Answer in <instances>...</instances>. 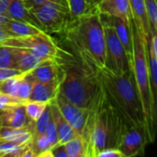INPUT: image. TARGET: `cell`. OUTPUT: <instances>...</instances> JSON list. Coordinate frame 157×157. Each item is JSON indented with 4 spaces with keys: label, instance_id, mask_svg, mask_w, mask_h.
I'll return each mask as SVG.
<instances>
[{
    "label": "cell",
    "instance_id": "1",
    "mask_svg": "<svg viewBox=\"0 0 157 157\" xmlns=\"http://www.w3.org/2000/svg\"><path fill=\"white\" fill-rule=\"evenodd\" d=\"M57 60L63 71L59 93L73 104L90 109L102 91L97 67L78 54H70L60 47Z\"/></svg>",
    "mask_w": 157,
    "mask_h": 157
},
{
    "label": "cell",
    "instance_id": "2",
    "mask_svg": "<svg viewBox=\"0 0 157 157\" xmlns=\"http://www.w3.org/2000/svg\"><path fill=\"white\" fill-rule=\"evenodd\" d=\"M97 71L108 103L116 109L128 126L144 130L151 143L145 113L132 69L121 75L109 72L105 67H97Z\"/></svg>",
    "mask_w": 157,
    "mask_h": 157
},
{
    "label": "cell",
    "instance_id": "3",
    "mask_svg": "<svg viewBox=\"0 0 157 157\" xmlns=\"http://www.w3.org/2000/svg\"><path fill=\"white\" fill-rule=\"evenodd\" d=\"M126 126L120 114L108 103L102 88L89 109L87 124L81 136L87 147V157H97L105 148H118Z\"/></svg>",
    "mask_w": 157,
    "mask_h": 157
},
{
    "label": "cell",
    "instance_id": "4",
    "mask_svg": "<svg viewBox=\"0 0 157 157\" xmlns=\"http://www.w3.org/2000/svg\"><path fill=\"white\" fill-rule=\"evenodd\" d=\"M63 34L75 52L96 67H104L105 34L101 14L96 6L72 20Z\"/></svg>",
    "mask_w": 157,
    "mask_h": 157
},
{
    "label": "cell",
    "instance_id": "5",
    "mask_svg": "<svg viewBox=\"0 0 157 157\" xmlns=\"http://www.w3.org/2000/svg\"><path fill=\"white\" fill-rule=\"evenodd\" d=\"M130 26L132 35V69L135 78V82L138 87V91L142 99L145 118L147 121L149 135L151 143L155 141V127H156L157 107L155 106L151 89H150V78L149 69L147 62V51H146V40L138 29L133 17L130 18Z\"/></svg>",
    "mask_w": 157,
    "mask_h": 157
},
{
    "label": "cell",
    "instance_id": "6",
    "mask_svg": "<svg viewBox=\"0 0 157 157\" xmlns=\"http://www.w3.org/2000/svg\"><path fill=\"white\" fill-rule=\"evenodd\" d=\"M39 28L47 34H62L71 23V16L67 6L46 3L29 9Z\"/></svg>",
    "mask_w": 157,
    "mask_h": 157
},
{
    "label": "cell",
    "instance_id": "7",
    "mask_svg": "<svg viewBox=\"0 0 157 157\" xmlns=\"http://www.w3.org/2000/svg\"><path fill=\"white\" fill-rule=\"evenodd\" d=\"M101 18L105 34L104 67L115 75H123L132 68L129 56L121 41L119 40L114 28L102 16Z\"/></svg>",
    "mask_w": 157,
    "mask_h": 157
},
{
    "label": "cell",
    "instance_id": "8",
    "mask_svg": "<svg viewBox=\"0 0 157 157\" xmlns=\"http://www.w3.org/2000/svg\"><path fill=\"white\" fill-rule=\"evenodd\" d=\"M0 45L28 50L42 61L55 59L59 52V46L54 39L45 32L29 36L9 37Z\"/></svg>",
    "mask_w": 157,
    "mask_h": 157
},
{
    "label": "cell",
    "instance_id": "9",
    "mask_svg": "<svg viewBox=\"0 0 157 157\" xmlns=\"http://www.w3.org/2000/svg\"><path fill=\"white\" fill-rule=\"evenodd\" d=\"M149 143L147 132L144 130L127 125L121 134L118 149L124 157L143 155L145 146Z\"/></svg>",
    "mask_w": 157,
    "mask_h": 157
},
{
    "label": "cell",
    "instance_id": "10",
    "mask_svg": "<svg viewBox=\"0 0 157 157\" xmlns=\"http://www.w3.org/2000/svg\"><path fill=\"white\" fill-rule=\"evenodd\" d=\"M54 100L63 118L76 132L77 135L82 136L87 124L89 109L81 108L73 104L60 93H58Z\"/></svg>",
    "mask_w": 157,
    "mask_h": 157
},
{
    "label": "cell",
    "instance_id": "11",
    "mask_svg": "<svg viewBox=\"0 0 157 157\" xmlns=\"http://www.w3.org/2000/svg\"><path fill=\"white\" fill-rule=\"evenodd\" d=\"M29 74L34 81L49 82L63 78V71L56 57L55 59L43 61L37 67L29 72Z\"/></svg>",
    "mask_w": 157,
    "mask_h": 157
},
{
    "label": "cell",
    "instance_id": "12",
    "mask_svg": "<svg viewBox=\"0 0 157 157\" xmlns=\"http://www.w3.org/2000/svg\"><path fill=\"white\" fill-rule=\"evenodd\" d=\"M35 121H29L25 128H10L0 126V143L30 144L34 135Z\"/></svg>",
    "mask_w": 157,
    "mask_h": 157
},
{
    "label": "cell",
    "instance_id": "13",
    "mask_svg": "<svg viewBox=\"0 0 157 157\" xmlns=\"http://www.w3.org/2000/svg\"><path fill=\"white\" fill-rule=\"evenodd\" d=\"M101 16L105 20H107L114 28L119 40L121 41L122 45L125 48V51L129 56V59L132 64L133 47H132V35L130 21L123 20L117 17H110V16H105V15H101Z\"/></svg>",
    "mask_w": 157,
    "mask_h": 157
},
{
    "label": "cell",
    "instance_id": "14",
    "mask_svg": "<svg viewBox=\"0 0 157 157\" xmlns=\"http://www.w3.org/2000/svg\"><path fill=\"white\" fill-rule=\"evenodd\" d=\"M96 7L101 15L117 17L126 21H130L132 17L129 0H99Z\"/></svg>",
    "mask_w": 157,
    "mask_h": 157
},
{
    "label": "cell",
    "instance_id": "15",
    "mask_svg": "<svg viewBox=\"0 0 157 157\" xmlns=\"http://www.w3.org/2000/svg\"><path fill=\"white\" fill-rule=\"evenodd\" d=\"M61 79H55L49 82H37L35 81L32 86L29 100L42 101L49 103L56 98L60 91Z\"/></svg>",
    "mask_w": 157,
    "mask_h": 157
},
{
    "label": "cell",
    "instance_id": "16",
    "mask_svg": "<svg viewBox=\"0 0 157 157\" xmlns=\"http://www.w3.org/2000/svg\"><path fill=\"white\" fill-rule=\"evenodd\" d=\"M50 108H51V113H52V119L55 123L59 143L64 144L68 142L69 140L73 139L74 137L77 136L76 132L73 129V127L68 123V121L63 118L61 111L59 110L55 100L52 99L49 102Z\"/></svg>",
    "mask_w": 157,
    "mask_h": 157
},
{
    "label": "cell",
    "instance_id": "17",
    "mask_svg": "<svg viewBox=\"0 0 157 157\" xmlns=\"http://www.w3.org/2000/svg\"><path fill=\"white\" fill-rule=\"evenodd\" d=\"M30 120L28 118L24 104L0 111L1 126L10 128H25Z\"/></svg>",
    "mask_w": 157,
    "mask_h": 157
},
{
    "label": "cell",
    "instance_id": "18",
    "mask_svg": "<svg viewBox=\"0 0 157 157\" xmlns=\"http://www.w3.org/2000/svg\"><path fill=\"white\" fill-rule=\"evenodd\" d=\"M129 5H130V8H131L132 16L137 27L140 29V31L142 32V34L144 36V38L147 41V40L150 37V34H151L150 30L153 28L148 19V16L146 13V7L144 5V0H129Z\"/></svg>",
    "mask_w": 157,
    "mask_h": 157
},
{
    "label": "cell",
    "instance_id": "19",
    "mask_svg": "<svg viewBox=\"0 0 157 157\" xmlns=\"http://www.w3.org/2000/svg\"><path fill=\"white\" fill-rule=\"evenodd\" d=\"M5 15L10 19L27 22L39 28L36 19L34 18L30 10L26 6L23 0H11L7 6Z\"/></svg>",
    "mask_w": 157,
    "mask_h": 157
},
{
    "label": "cell",
    "instance_id": "20",
    "mask_svg": "<svg viewBox=\"0 0 157 157\" xmlns=\"http://www.w3.org/2000/svg\"><path fill=\"white\" fill-rule=\"evenodd\" d=\"M14 53L15 69L21 73H29L43 62L41 59L25 49L14 48Z\"/></svg>",
    "mask_w": 157,
    "mask_h": 157
},
{
    "label": "cell",
    "instance_id": "21",
    "mask_svg": "<svg viewBox=\"0 0 157 157\" xmlns=\"http://www.w3.org/2000/svg\"><path fill=\"white\" fill-rule=\"evenodd\" d=\"M3 25L9 32L11 37L29 36V35H35L43 32L41 29H40L38 27L32 24L15 20V19H10V18H8Z\"/></svg>",
    "mask_w": 157,
    "mask_h": 157
},
{
    "label": "cell",
    "instance_id": "22",
    "mask_svg": "<svg viewBox=\"0 0 157 157\" xmlns=\"http://www.w3.org/2000/svg\"><path fill=\"white\" fill-rule=\"evenodd\" d=\"M29 145L35 157H52V144L45 133L34 135Z\"/></svg>",
    "mask_w": 157,
    "mask_h": 157
},
{
    "label": "cell",
    "instance_id": "23",
    "mask_svg": "<svg viewBox=\"0 0 157 157\" xmlns=\"http://www.w3.org/2000/svg\"><path fill=\"white\" fill-rule=\"evenodd\" d=\"M63 144L68 157H87V147L81 136L77 135Z\"/></svg>",
    "mask_w": 157,
    "mask_h": 157
},
{
    "label": "cell",
    "instance_id": "24",
    "mask_svg": "<svg viewBox=\"0 0 157 157\" xmlns=\"http://www.w3.org/2000/svg\"><path fill=\"white\" fill-rule=\"evenodd\" d=\"M34 82L35 81L31 78V76L29 75V73H24L22 75V76L20 77V80L17 84L16 97L24 102L28 101L29 98L30 92H31L32 86H33Z\"/></svg>",
    "mask_w": 157,
    "mask_h": 157
},
{
    "label": "cell",
    "instance_id": "25",
    "mask_svg": "<svg viewBox=\"0 0 157 157\" xmlns=\"http://www.w3.org/2000/svg\"><path fill=\"white\" fill-rule=\"evenodd\" d=\"M147 51V47H146ZM147 62L149 69V78H150V89L153 97V100L157 107V58L154 57L147 51Z\"/></svg>",
    "mask_w": 157,
    "mask_h": 157
},
{
    "label": "cell",
    "instance_id": "26",
    "mask_svg": "<svg viewBox=\"0 0 157 157\" xmlns=\"http://www.w3.org/2000/svg\"><path fill=\"white\" fill-rule=\"evenodd\" d=\"M47 104H48L47 102H42V101H35V100L26 101L24 107L28 118L32 121H36L40 118L43 110L45 109Z\"/></svg>",
    "mask_w": 157,
    "mask_h": 157
},
{
    "label": "cell",
    "instance_id": "27",
    "mask_svg": "<svg viewBox=\"0 0 157 157\" xmlns=\"http://www.w3.org/2000/svg\"><path fill=\"white\" fill-rule=\"evenodd\" d=\"M67 5L72 20L77 18L91 8L87 0H67Z\"/></svg>",
    "mask_w": 157,
    "mask_h": 157
},
{
    "label": "cell",
    "instance_id": "28",
    "mask_svg": "<svg viewBox=\"0 0 157 157\" xmlns=\"http://www.w3.org/2000/svg\"><path fill=\"white\" fill-rule=\"evenodd\" d=\"M0 68L15 69L14 48L0 45Z\"/></svg>",
    "mask_w": 157,
    "mask_h": 157
},
{
    "label": "cell",
    "instance_id": "29",
    "mask_svg": "<svg viewBox=\"0 0 157 157\" xmlns=\"http://www.w3.org/2000/svg\"><path fill=\"white\" fill-rule=\"evenodd\" d=\"M51 120H52V113H51L50 104L48 103L45 109L43 110V112L40 116V118L35 121V124H34V129H35L34 135L45 133L46 128H47V126H48Z\"/></svg>",
    "mask_w": 157,
    "mask_h": 157
},
{
    "label": "cell",
    "instance_id": "30",
    "mask_svg": "<svg viewBox=\"0 0 157 157\" xmlns=\"http://www.w3.org/2000/svg\"><path fill=\"white\" fill-rule=\"evenodd\" d=\"M22 75L23 74L18 75H15V76L6 78V79L1 81L0 82V92L16 97L17 84L20 80V77L22 76Z\"/></svg>",
    "mask_w": 157,
    "mask_h": 157
},
{
    "label": "cell",
    "instance_id": "31",
    "mask_svg": "<svg viewBox=\"0 0 157 157\" xmlns=\"http://www.w3.org/2000/svg\"><path fill=\"white\" fill-rule=\"evenodd\" d=\"M23 104H25V102L18 99L17 97L0 92V111L6 110Z\"/></svg>",
    "mask_w": 157,
    "mask_h": 157
},
{
    "label": "cell",
    "instance_id": "32",
    "mask_svg": "<svg viewBox=\"0 0 157 157\" xmlns=\"http://www.w3.org/2000/svg\"><path fill=\"white\" fill-rule=\"evenodd\" d=\"M146 13L153 29L157 30V4L156 0H144Z\"/></svg>",
    "mask_w": 157,
    "mask_h": 157
},
{
    "label": "cell",
    "instance_id": "33",
    "mask_svg": "<svg viewBox=\"0 0 157 157\" xmlns=\"http://www.w3.org/2000/svg\"><path fill=\"white\" fill-rule=\"evenodd\" d=\"M45 134L47 135L51 144H52V147L54 146L55 144H59V138H58V133H57V130H56V126H55V123L54 121H52V119L50 121L47 128H46V131H45Z\"/></svg>",
    "mask_w": 157,
    "mask_h": 157
},
{
    "label": "cell",
    "instance_id": "34",
    "mask_svg": "<svg viewBox=\"0 0 157 157\" xmlns=\"http://www.w3.org/2000/svg\"><path fill=\"white\" fill-rule=\"evenodd\" d=\"M23 2L29 9L33 8L38 6H40V5H43V4H46V3H54V4L62 5V6L68 7L67 0H23Z\"/></svg>",
    "mask_w": 157,
    "mask_h": 157
},
{
    "label": "cell",
    "instance_id": "35",
    "mask_svg": "<svg viewBox=\"0 0 157 157\" xmlns=\"http://www.w3.org/2000/svg\"><path fill=\"white\" fill-rule=\"evenodd\" d=\"M97 157H124L118 148H105L101 150Z\"/></svg>",
    "mask_w": 157,
    "mask_h": 157
},
{
    "label": "cell",
    "instance_id": "36",
    "mask_svg": "<svg viewBox=\"0 0 157 157\" xmlns=\"http://www.w3.org/2000/svg\"><path fill=\"white\" fill-rule=\"evenodd\" d=\"M50 152H51L52 157H68L65 148H64V144L61 143L52 146Z\"/></svg>",
    "mask_w": 157,
    "mask_h": 157
},
{
    "label": "cell",
    "instance_id": "37",
    "mask_svg": "<svg viewBox=\"0 0 157 157\" xmlns=\"http://www.w3.org/2000/svg\"><path fill=\"white\" fill-rule=\"evenodd\" d=\"M21 74H24V73H21L18 70L14 69V68H10V69L0 68V82L6 79V78L12 77V76H15V75H21Z\"/></svg>",
    "mask_w": 157,
    "mask_h": 157
},
{
    "label": "cell",
    "instance_id": "38",
    "mask_svg": "<svg viewBox=\"0 0 157 157\" xmlns=\"http://www.w3.org/2000/svg\"><path fill=\"white\" fill-rule=\"evenodd\" d=\"M9 37H11L9 32L6 30V29L4 27L3 24H0V43Z\"/></svg>",
    "mask_w": 157,
    "mask_h": 157
},
{
    "label": "cell",
    "instance_id": "39",
    "mask_svg": "<svg viewBox=\"0 0 157 157\" xmlns=\"http://www.w3.org/2000/svg\"><path fill=\"white\" fill-rule=\"evenodd\" d=\"M11 0H0V14L1 15H5L7 6L10 3Z\"/></svg>",
    "mask_w": 157,
    "mask_h": 157
},
{
    "label": "cell",
    "instance_id": "40",
    "mask_svg": "<svg viewBox=\"0 0 157 157\" xmlns=\"http://www.w3.org/2000/svg\"><path fill=\"white\" fill-rule=\"evenodd\" d=\"M98 2H99V0H87V3H88L89 6H90L91 8H92V7H95Z\"/></svg>",
    "mask_w": 157,
    "mask_h": 157
},
{
    "label": "cell",
    "instance_id": "41",
    "mask_svg": "<svg viewBox=\"0 0 157 157\" xmlns=\"http://www.w3.org/2000/svg\"><path fill=\"white\" fill-rule=\"evenodd\" d=\"M0 126H1V124H0Z\"/></svg>",
    "mask_w": 157,
    "mask_h": 157
},
{
    "label": "cell",
    "instance_id": "42",
    "mask_svg": "<svg viewBox=\"0 0 157 157\" xmlns=\"http://www.w3.org/2000/svg\"><path fill=\"white\" fill-rule=\"evenodd\" d=\"M0 157H1V156H0Z\"/></svg>",
    "mask_w": 157,
    "mask_h": 157
}]
</instances>
